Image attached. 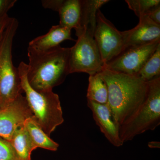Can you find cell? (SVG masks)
<instances>
[{"label": "cell", "instance_id": "obj_6", "mask_svg": "<svg viewBox=\"0 0 160 160\" xmlns=\"http://www.w3.org/2000/svg\"><path fill=\"white\" fill-rule=\"evenodd\" d=\"M69 72H85L89 75L100 73L104 70L100 51L93 34L84 31L78 37L74 46L70 48Z\"/></svg>", "mask_w": 160, "mask_h": 160}, {"label": "cell", "instance_id": "obj_14", "mask_svg": "<svg viewBox=\"0 0 160 160\" xmlns=\"http://www.w3.org/2000/svg\"><path fill=\"white\" fill-rule=\"evenodd\" d=\"M108 0H82V18L79 31L76 33L77 37L84 31H88L94 35L96 25L98 11Z\"/></svg>", "mask_w": 160, "mask_h": 160}, {"label": "cell", "instance_id": "obj_3", "mask_svg": "<svg viewBox=\"0 0 160 160\" xmlns=\"http://www.w3.org/2000/svg\"><path fill=\"white\" fill-rule=\"evenodd\" d=\"M18 69L32 118L49 137L64 121L58 95L52 91L38 92L32 89L27 78L28 65L26 63L21 62Z\"/></svg>", "mask_w": 160, "mask_h": 160}, {"label": "cell", "instance_id": "obj_18", "mask_svg": "<svg viewBox=\"0 0 160 160\" xmlns=\"http://www.w3.org/2000/svg\"><path fill=\"white\" fill-rule=\"evenodd\" d=\"M138 75L146 82L160 77V45L147 60Z\"/></svg>", "mask_w": 160, "mask_h": 160}, {"label": "cell", "instance_id": "obj_11", "mask_svg": "<svg viewBox=\"0 0 160 160\" xmlns=\"http://www.w3.org/2000/svg\"><path fill=\"white\" fill-rule=\"evenodd\" d=\"M44 8L59 12L60 26L79 31L82 18V0H44Z\"/></svg>", "mask_w": 160, "mask_h": 160}, {"label": "cell", "instance_id": "obj_15", "mask_svg": "<svg viewBox=\"0 0 160 160\" xmlns=\"http://www.w3.org/2000/svg\"><path fill=\"white\" fill-rule=\"evenodd\" d=\"M24 126L29 135L34 150L38 148L53 151L58 150L59 144L43 131L32 117L26 120Z\"/></svg>", "mask_w": 160, "mask_h": 160}, {"label": "cell", "instance_id": "obj_12", "mask_svg": "<svg viewBox=\"0 0 160 160\" xmlns=\"http://www.w3.org/2000/svg\"><path fill=\"white\" fill-rule=\"evenodd\" d=\"M124 32L125 49L129 47L146 45L160 39V26L157 25L145 15L139 18L137 26Z\"/></svg>", "mask_w": 160, "mask_h": 160}, {"label": "cell", "instance_id": "obj_19", "mask_svg": "<svg viewBox=\"0 0 160 160\" xmlns=\"http://www.w3.org/2000/svg\"><path fill=\"white\" fill-rule=\"evenodd\" d=\"M125 2L139 18L147 15L152 9L160 6V0H126Z\"/></svg>", "mask_w": 160, "mask_h": 160}, {"label": "cell", "instance_id": "obj_7", "mask_svg": "<svg viewBox=\"0 0 160 160\" xmlns=\"http://www.w3.org/2000/svg\"><path fill=\"white\" fill-rule=\"evenodd\" d=\"M93 37L104 66L125 49L124 31L118 30L100 9L97 14L96 25Z\"/></svg>", "mask_w": 160, "mask_h": 160}, {"label": "cell", "instance_id": "obj_23", "mask_svg": "<svg viewBox=\"0 0 160 160\" xmlns=\"http://www.w3.org/2000/svg\"><path fill=\"white\" fill-rule=\"evenodd\" d=\"M10 18L7 14L0 18V43Z\"/></svg>", "mask_w": 160, "mask_h": 160}, {"label": "cell", "instance_id": "obj_13", "mask_svg": "<svg viewBox=\"0 0 160 160\" xmlns=\"http://www.w3.org/2000/svg\"><path fill=\"white\" fill-rule=\"evenodd\" d=\"M71 30L60 25L52 26L46 34L31 41L28 50L41 52L59 46L60 43L66 40L75 41L71 37Z\"/></svg>", "mask_w": 160, "mask_h": 160}, {"label": "cell", "instance_id": "obj_21", "mask_svg": "<svg viewBox=\"0 0 160 160\" xmlns=\"http://www.w3.org/2000/svg\"><path fill=\"white\" fill-rule=\"evenodd\" d=\"M16 2V0H0V18L7 14Z\"/></svg>", "mask_w": 160, "mask_h": 160}, {"label": "cell", "instance_id": "obj_5", "mask_svg": "<svg viewBox=\"0 0 160 160\" xmlns=\"http://www.w3.org/2000/svg\"><path fill=\"white\" fill-rule=\"evenodd\" d=\"M18 20L10 18L0 43V109L5 108L22 94L18 69L12 62V41L17 30Z\"/></svg>", "mask_w": 160, "mask_h": 160}, {"label": "cell", "instance_id": "obj_10", "mask_svg": "<svg viewBox=\"0 0 160 160\" xmlns=\"http://www.w3.org/2000/svg\"><path fill=\"white\" fill-rule=\"evenodd\" d=\"M87 106L101 132L112 145L119 147L124 143L120 138L119 126L115 122L108 103L101 104L87 100Z\"/></svg>", "mask_w": 160, "mask_h": 160}, {"label": "cell", "instance_id": "obj_24", "mask_svg": "<svg viewBox=\"0 0 160 160\" xmlns=\"http://www.w3.org/2000/svg\"><path fill=\"white\" fill-rule=\"evenodd\" d=\"M148 146L151 148H160V142H151L148 144Z\"/></svg>", "mask_w": 160, "mask_h": 160}, {"label": "cell", "instance_id": "obj_20", "mask_svg": "<svg viewBox=\"0 0 160 160\" xmlns=\"http://www.w3.org/2000/svg\"><path fill=\"white\" fill-rule=\"evenodd\" d=\"M0 160H20L10 142L1 137Z\"/></svg>", "mask_w": 160, "mask_h": 160}, {"label": "cell", "instance_id": "obj_2", "mask_svg": "<svg viewBox=\"0 0 160 160\" xmlns=\"http://www.w3.org/2000/svg\"><path fill=\"white\" fill-rule=\"evenodd\" d=\"M28 51L27 78L36 91H52L53 87L62 84L70 74V48L59 46L41 52Z\"/></svg>", "mask_w": 160, "mask_h": 160}, {"label": "cell", "instance_id": "obj_9", "mask_svg": "<svg viewBox=\"0 0 160 160\" xmlns=\"http://www.w3.org/2000/svg\"><path fill=\"white\" fill-rule=\"evenodd\" d=\"M32 117L26 97L20 94L8 106L0 109V137L9 142L16 131Z\"/></svg>", "mask_w": 160, "mask_h": 160}, {"label": "cell", "instance_id": "obj_1", "mask_svg": "<svg viewBox=\"0 0 160 160\" xmlns=\"http://www.w3.org/2000/svg\"><path fill=\"white\" fill-rule=\"evenodd\" d=\"M108 88V104L115 122L119 126L146 99L148 83L136 75L104 69L100 72Z\"/></svg>", "mask_w": 160, "mask_h": 160}, {"label": "cell", "instance_id": "obj_4", "mask_svg": "<svg viewBox=\"0 0 160 160\" xmlns=\"http://www.w3.org/2000/svg\"><path fill=\"white\" fill-rule=\"evenodd\" d=\"M146 99L119 127L123 143L146 132L155 130L160 125V77L148 82Z\"/></svg>", "mask_w": 160, "mask_h": 160}, {"label": "cell", "instance_id": "obj_17", "mask_svg": "<svg viewBox=\"0 0 160 160\" xmlns=\"http://www.w3.org/2000/svg\"><path fill=\"white\" fill-rule=\"evenodd\" d=\"M86 97L87 100L95 102L101 104L108 103V88L100 73L89 75Z\"/></svg>", "mask_w": 160, "mask_h": 160}, {"label": "cell", "instance_id": "obj_8", "mask_svg": "<svg viewBox=\"0 0 160 160\" xmlns=\"http://www.w3.org/2000/svg\"><path fill=\"white\" fill-rule=\"evenodd\" d=\"M160 45V39L143 45L126 48L106 64L104 69L124 74H138Z\"/></svg>", "mask_w": 160, "mask_h": 160}, {"label": "cell", "instance_id": "obj_16", "mask_svg": "<svg viewBox=\"0 0 160 160\" xmlns=\"http://www.w3.org/2000/svg\"><path fill=\"white\" fill-rule=\"evenodd\" d=\"M9 142L20 160H31V152L34 149L24 125L16 131Z\"/></svg>", "mask_w": 160, "mask_h": 160}, {"label": "cell", "instance_id": "obj_22", "mask_svg": "<svg viewBox=\"0 0 160 160\" xmlns=\"http://www.w3.org/2000/svg\"><path fill=\"white\" fill-rule=\"evenodd\" d=\"M146 16L153 22L160 26V6L152 9Z\"/></svg>", "mask_w": 160, "mask_h": 160}]
</instances>
